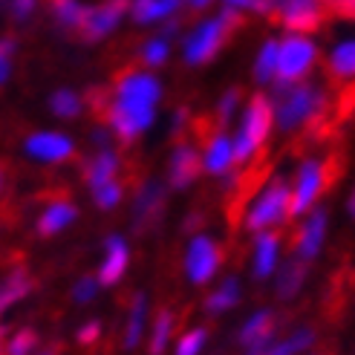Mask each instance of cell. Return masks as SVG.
I'll list each match as a JSON object with an SVG mask.
<instances>
[{"label": "cell", "instance_id": "6da1fadb", "mask_svg": "<svg viewBox=\"0 0 355 355\" xmlns=\"http://www.w3.org/2000/svg\"><path fill=\"white\" fill-rule=\"evenodd\" d=\"M275 124L283 133H315L329 116V96L324 93L321 84L315 81H292V84H277L275 81Z\"/></svg>", "mask_w": 355, "mask_h": 355}, {"label": "cell", "instance_id": "7a4b0ae2", "mask_svg": "<svg viewBox=\"0 0 355 355\" xmlns=\"http://www.w3.org/2000/svg\"><path fill=\"white\" fill-rule=\"evenodd\" d=\"M338 173H341V159L332 153L324 159H315V156L304 159L289 182V191H292L289 214H306L318 202V197H321L324 191H329V185L338 180Z\"/></svg>", "mask_w": 355, "mask_h": 355}, {"label": "cell", "instance_id": "3957f363", "mask_svg": "<svg viewBox=\"0 0 355 355\" xmlns=\"http://www.w3.org/2000/svg\"><path fill=\"white\" fill-rule=\"evenodd\" d=\"M240 26H243V15L237 9H232V6H225L217 17H211V21L200 24L185 38V44H182L185 61L193 64V67L208 64L228 44V38H232Z\"/></svg>", "mask_w": 355, "mask_h": 355}, {"label": "cell", "instance_id": "277c9868", "mask_svg": "<svg viewBox=\"0 0 355 355\" xmlns=\"http://www.w3.org/2000/svg\"><path fill=\"white\" fill-rule=\"evenodd\" d=\"M272 124H275V110H272V98L269 96H252L245 104V113L240 121V130L234 139V159L237 165L252 162L254 156H260V150L266 148V139L272 133Z\"/></svg>", "mask_w": 355, "mask_h": 355}, {"label": "cell", "instance_id": "5b68a950", "mask_svg": "<svg viewBox=\"0 0 355 355\" xmlns=\"http://www.w3.org/2000/svg\"><path fill=\"white\" fill-rule=\"evenodd\" d=\"M252 9L266 15L272 24L286 26L295 35L318 32L329 17L321 0H254Z\"/></svg>", "mask_w": 355, "mask_h": 355}, {"label": "cell", "instance_id": "8992f818", "mask_svg": "<svg viewBox=\"0 0 355 355\" xmlns=\"http://www.w3.org/2000/svg\"><path fill=\"white\" fill-rule=\"evenodd\" d=\"M289 205H292V191H289V182L277 176L269 185L263 188L260 197L248 205L245 211V228L252 234H260V232H269V228H277L283 225V220L292 217L289 214Z\"/></svg>", "mask_w": 355, "mask_h": 355}, {"label": "cell", "instance_id": "52a82bcc", "mask_svg": "<svg viewBox=\"0 0 355 355\" xmlns=\"http://www.w3.org/2000/svg\"><path fill=\"white\" fill-rule=\"evenodd\" d=\"M318 61V46L304 38V35H292V38L280 41L277 46V84H292V81H304L312 67ZM272 81V84H275Z\"/></svg>", "mask_w": 355, "mask_h": 355}, {"label": "cell", "instance_id": "ba28073f", "mask_svg": "<svg viewBox=\"0 0 355 355\" xmlns=\"http://www.w3.org/2000/svg\"><path fill=\"white\" fill-rule=\"evenodd\" d=\"M130 12V0H104L98 6H84L78 35L84 41H101L119 26V21Z\"/></svg>", "mask_w": 355, "mask_h": 355}, {"label": "cell", "instance_id": "9c48e42d", "mask_svg": "<svg viewBox=\"0 0 355 355\" xmlns=\"http://www.w3.org/2000/svg\"><path fill=\"white\" fill-rule=\"evenodd\" d=\"M220 269V245L211 240V237H193L191 245H188V257H185V272H188V280L202 286L211 277L217 275Z\"/></svg>", "mask_w": 355, "mask_h": 355}, {"label": "cell", "instance_id": "30bf717a", "mask_svg": "<svg viewBox=\"0 0 355 355\" xmlns=\"http://www.w3.org/2000/svg\"><path fill=\"white\" fill-rule=\"evenodd\" d=\"M165 211V185L162 182H148L141 185V191L136 193V202H133V225L136 232H148L159 223Z\"/></svg>", "mask_w": 355, "mask_h": 355}, {"label": "cell", "instance_id": "8fae6325", "mask_svg": "<svg viewBox=\"0 0 355 355\" xmlns=\"http://www.w3.org/2000/svg\"><path fill=\"white\" fill-rule=\"evenodd\" d=\"M202 171V156L200 150L191 145V141H180L173 148V156H171V168H168V182L173 191H182L188 188L193 180L200 176Z\"/></svg>", "mask_w": 355, "mask_h": 355}, {"label": "cell", "instance_id": "7c38bea8", "mask_svg": "<svg viewBox=\"0 0 355 355\" xmlns=\"http://www.w3.org/2000/svg\"><path fill=\"white\" fill-rule=\"evenodd\" d=\"M26 153L41 162H67L76 153V145L64 133H35L26 139Z\"/></svg>", "mask_w": 355, "mask_h": 355}, {"label": "cell", "instance_id": "4fadbf2b", "mask_svg": "<svg viewBox=\"0 0 355 355\" xmlns=\"http://www.w3.org/2000/svg\"><path fill=\"white\" fill-rule=\"evenodd\" d=\"M327 234V211L324 208H315L309 211L306 223L297 228V237H295V254L300 260H312L318 252H321V243Z\"/></svg>", "mask_w": 355, "mask_h": 355}, {"label": "cell", "instance_id": "5bb4252c", "mask_svg": "<svg viewBox=\"0 0 355 355\" xmlns=\"http://www.w3.org/2000/svg\"><path fill=\"white\" fill-rule=\"evenodd\" d=\"M128 260H130L128 243H124L119 234H110L107 243H104V263L98 269L101 286H116V283L124 277V272H128Z\"/></svg>", "mask_w": 355, "mask_h": 355}, {"label": "cell", "instance_id": "9a60e30c", "mask_svg": "<svg viewBox=\"0 0 355 355\" xmlns=\"http://www.w3.org/2000/svg\"><path fill=\"white\" fill-rule=\"evenodd\" d=\"M237 165V159H234V141L228 139L223 130L217 133H211L208 141H205V156H202V171L208 173H228Z\"/></svg>", "mask_w": 355, "mask_h": 355}, {"label": "cell", "instance_id": "2e32d148", "mask_svg": "<svg viewBox=\"0 0 355 355\" xmlns=\"http://www.w3.org/2000/svg\"><path fill=\"white\" fill-rule=\"evenodd\" d=\"M327 76L335 84L352 87L355 84V38H344L332 46L327 58Z\"/></svg>", "mask_w": 355, "mask_h": 355}, {"label": "cell", "instance_id": "e0dca14e", "mask_svg": "<svg viewBox=\"0 0 355 355\" xmlns=\"http://www.w3.org/2000/svg\"><path fill=\"white\" fill-rule=\"evenodd\" d=\"M119 168H121L119 153L110 150V148H98L96 156H93L90 162H87V168H84V180H87V185H90V191H96V188H101V185L113 182L116 173H119Z\"/></svg>", "mask_w": 355, "mask_h": 355}, {"label": "cell", "instance_id": "ac0fdd59", "mask_svg": "<svg viewBox=\"0 0 355 355\" xmlns=\"http://www.w3.org/2000/svg\"><path fill=\"white\" fill-rule=\"evenodd\" d=\"M275 329H277V315L275 312H257L252 315L248 321L243 324V332H240V344L245 349L252 347H266L275 341Z\"/></svg>", "mask_w": 355, "mask_h": 355}, {"label": "cell", "instance_id": "d6986e66", "mask_svg": "<svg viewBox=\"0 0 355 355\" xmlns=\"http://www.w3.org/2000/svg\"><path fill=\"white\" fill-rule=\"evenodd\" d=\"M76 217H78V211H76V205L69 202V200H52L41 211V217H38V234L41 237H55Z\"/></svg>", "mask_w": 355, "mask_h": 355}, {"label": "cell", "instance_id": "ffe728a7", "mask_svg": "<svg viewBox=\"0 0 355 355\" xmlns=\"http://www.w3.org/2000/svg\"><path fill=\"white\" fill-rule=\"evenodd\" d=\"M277 254H280V234L277 232H260L254 240V277L263 280L275 272L277 266Z\"/></svg>", "mask_w": 355, "mask_h": 355}, {"label": "cell", "instance_id": "44dd1931", "mask_svg": "<svg viewBox=\"0 0 355 355\" xmlns=\"http://www.w3.org/2000/svg\"><path fill=\"white\" fill-rule=\"evenodd\" d=\"M306 275H309V263L306 260H300L297 254L292 260H286L283 263V269H280V277H277V297L280 300H292L300 289H304Z\"/></svg>", "mask_w": 355, "mask_h": 355}, {"label": "cell", "instance_id": "7402d4cb", "mask_svg": "<svg viewBox=\"0 0 355 355\" xmlns=\"http://www.w3.org/2000/svg\"><path fill=\"white\" fill-rule=\"evenodd\" d=\"M182 0H130V15L136 24H156L168 21L180 12Z\"/></svg>", "mask_w": 355, "mask_h": 355}, {"label": "cell", "instance_id": "603a6c76", "mask_svg": "<svg viewBox=\"0 0 355 355\" xmlns=\"http://www.w3.org/2000/svg\"><path fill=\"white\" fill-rule=\"evenodd\" d=\"M29 292H32V275L17 266V269H12L6 275V280L0 283V315H3L12 304H17V300H24Z\"/></svg>", "mask_w": 355, "mask_h": 355}, {"label": "cell", "instance_id": "cb8c5ba5", "mask_svg": "<svg viewBox=\"0 0 355 355\" xmlns=\"http://www.w3.org/2000/svg\"><path fill=\"white\" fill-rule=\"evenodd\" d=\"M145 318H148V297L136 292L130 300V315H128V332H124V349H136L141 335H145Z\"/></svg>", "mask_w": 355, "mask_h": 355}, {"label": "cell", "instance_id": "d4e9b609", "mask_svg": "<svg viewBox=\"0 0 355 355\" xmlns=\"http://www.w3.org/2000/svg\"><path fill=\"white\" fill-rule=\"evenodd\" d=\"M312 344H315V332L312 329H297V332L289 335V338H283L277 344L272 341L263 355H297V352H306Z\"/></svg>", "mask_w": 355, "mask_h": 355}, {"label": "cell", "instance_id": "484cf974", "mask_svg": "<svg viewBox=\"0 0 355 355\" xmlns=\"http://www.w3.org/2000/svg\"><path fill=\"white\" fill-rule=\"evenodd\" d=\"M237 300H240V283L234 277H228V280L220 283V289H214L208 295L205 306H208L211 315H217V312H225V309L237 306Z\"/></svg>", "mask_w": 355, "mask_h": 355}, {"label": "cell", "instance_id": "4316f807", "mask_svg": "<svg viewBox=\"0 0 355 355\" xmlns=\"http://www.w3.org/2000/svg\"><path fill=\"white\" fill-rule=\"evenodd\" d=\"M277 46H280V41H266V44L260 46V52H257L254 78H257L260 84H269V81H275V76H277Z\"/></svg>", "mask_w": 355, "mask_h": 355}, {"label": "cell", "instance_id": "83f0119b", "mask_svg": "<svg viewBox=\"0 0 355 355\" xmlns=\"http://www.w3.org/2000/svg\"><path fill=\"white\" fill-rule=\"evenodd\" d=\"M49 110L58 119H76L84 110V98L76 96L73 90H55L49 96Z\"/></svg>", "mask_w": 355, "mask_h": 355}, {"label": "cell", "instance_id": "f1b7e54d", "mask_svg": "<svg viewBox=\"0 0 355 355\" xmlns=\"http://www.w3.org/2000/svg\"><path fill=\"white\" fill-rule=\"evenodd\" d=\"M171 332H173V312L162 309L156 315V324H153V332H150V355H162L165 352Z\"/></svg>", "mask_w": 355, "mask_h": 355}, {"label": "cell", "instance_id": "f546056e", "mask_svg": "<svg viewBox=\"0 0 355 355\" xmlns=\"http://www.w3.org/2000/svg\"><path fill=\"white\" fill-rule=\"evenodd\" d=\"M52 6V15H55V21L64 26V29H78L81 24V15H84V6L78 0H49Z\"/></svg>", "mask_w": 355, "mask_h": 355}, {"label": "cell", "instance_id": "4dcf8cb0", "mask_svg": "<svg viewBox=\"0 0 355 355\" xmlns=\"http://www.w3.org/2000/svg\"><path fill=\"white\" fill-rule=\"evenodd\" d=\"M139 55H141V64L156 69V67H162V64L168 61V55H171V44H168V38H162V35H156V38H150V41L141 44Z\"/></svg>", "mask_w": 355, "mask_h": 355}, {"label": "cell", "instance_id": "1f68e13d", "mask_svg": "<svg viewBox=\"0 0 355 355\" xmlns=\"http://www.w3.org/2000/svg\"><path fill=\"white\" fill-rule=\"evenodd\" d=\"M35 347H38V332L35 329H21V332H15L9 338L6 355H32Z\"/></svg>", "mask_w": 355, "mask_h": 355}, {"label": "cell", "instance_id": "d6a6232c", "mask_svg": "<svg viewBox=\"0 0 355 355\" xmlns=\"http://www.w3.org/2000/svg\"><path fill=\"white\" fill-rule=\"evenodd\" d=\"M121 197H124V185H121L119 180H113V182H107V185H101V188H96V191H93L96 205H98V208H104V211L116 208V205L121 202Z\"/></svg>", "mask_w": 355, "mask_h": 355}, {"label": "cell", "instance_id": "836d02e7", "mask_svg": "<svg viewBox=\"0 0 355 355\" xmlns=\"http://www.w3.org/2000/svg\"><path fill=\"white\" fill-rule=\"evenodd\" d=\"M237 104H240V87H237V90H228V93L220 98V107H217V130H223L225 124L232 121Z\"/></svg>", "mask_w": 355, "mask_h": 355}, {"label": "cell", "instance_id": "e575fe53", "mask_svg": "<svg viewBox=\"0 0 355 355\" xmlns=\"http://www.w3.org/2000/svg\"><path fill=\"white\" fill-rule=\"evenodd\" d=\"M205 329H191L185 338L180 341V347H176V355H200L202 344H205Z\"/></svg>", "mask_w": 355, "mask_h": 355}, {"label": "cell", "instance_id": "d590c367", "mask_svg": "<svg viewBox=\"0 0 355 355\" xmlns=\"http://www.w3.org/2000/svg\"><path fill=\"white\" fill-rule=\"evenodd\" d=\"M329 17H344V21H355V0H321Z\"/></svg>", "mask_w": 355, "mask_h": 355}, {"label": "cell", "instance_id": "8d00e7d4", "mask_svg": "<svg viewBox=\"0 0 355 355\" xmlns=\"http://www.w3.org/2000/svg\"><path fill=\"white\" fill-rule=\"evenodd\" d=\"M15 38H0V84H6L9 73H12V55H15Z\"/></svg>", "mask_w": 355, "mask_h": 355}, {"label": "cell", "instance_id": "74e56055", "mask_svg": "<svg viewBox=\"0 0 355 355\" xmlns=\"http://www.w3.org/2000/svg\"><path fill=\"white\" fill-rule=\"evenodd\" d=\"M98 277H81L76 286H73V297L78 300V304H87V300H93L96 297V292H98Z\"/></svg>", "mask_w": 355, "mask_h": 355}, {"label": "cell", "instance_id": "f35d334b", "mask_svg": "<svg viewBox=\"0 0 355 355\" xmlns=\"http://www.w3.org/2000/svg\"><path fill=\"white\" fill-rule=\"evenodd\" d=\"M9 12L15 21H26V17L35 12V0H9Z\"/></svg>", "mask_w": 355, "mask_h": 355}, {"label": "cell", "instance_id": "ab89813d", "mask_svg": "<svg viewBox=\"0 0 355 355\" xmlns=\"http://www.w3.org/2000/svg\"><path fill=\"white\" fill-rule=\"evenodd\" d=\"M98 335H101L98 321L84 324V327H81V332H78V344H81V347H90V344H96V341H98Z\"/></svg>", "mask_w": 355, "mask_h": 355}, {"label": "cell", "instance_id": "60d3db41", "mask_svg": "<svg viewBox=\"0 0 355 355\" xmlns=\"http://www.w3.org/2000/svg\"><path fill=\"white\" fill-rule=\"evenodd\" d=\"M225 3L232 6V9H252L254 0H225Z\"/></svg>", "mask_w": 355, "mask_h": 355}, {"label": "cell", "instance_id": "b9f144b4", "mask_svg": "<svg viewBox=\"0 0 355 355\" xmlns=\"http://www.w3.org/2000/svg\"><path fill=\"white\" fill-rule=\"evenodd\" d=\"M3 191H6V165L0 162V197H3Z\"/></svg>", "mask_w": 355, "mask_h": 355}, {"label": "cell", "instance_id": "7bdbcfd3", "mask_svg": "<svg viewBox=\"0 0 355 355\" xmlns=\"http://www.w3.org/2000/svg\"><path fill=\"white\" fill-rule=\"evenodd\" d=\"M185 3H188V6H193V9H205V6L211 3V0H185Z\"/></svg>", "mask_w": 355, "mask_h": 355}, {"label": "cell", "instance_id": "ee69618b", "mask_svg": "<svg viewBox=\"0 0 355 355\" xmlns=\"http://www.w3.org/2000/svg\"><path fill=\"white\" fill-rule=\"evenodd\" d=\"M266 347H269V344H266ZM266 347H252V349H248L245 355H263V352H266Z\"/></svg>", "mask_w": 355, "mask_h": 355}, {"label": "cell", "instance_id": "f6af8a7d", "mask_svg": "<svg viewBox=\"0 0 355 355\" xmlns=\"http://www.w3.org/2000/svg\"><path fill=\"white\" fill-rule=\"evenodd\" d=\"M349 214L355 217V188H352V197H349Z\"/></svg>", "mask_w": 355, "mask_h": 355}, {"label": "cell", "instance_id": "bcb514c9", "mask_svg": "<svg viewBox=\"0 0 355 355\" xmlns=\"http://www.w3.org/2000/svg\"><path fill=\"white\" fill-rule=\"evenodd\" d=\"M35 355H58V349H44V352H35Z\"/></svg>", "mask_w": 355, "mask_h": 355}, {"label": "cell", "instance_id": "7dc6e473", "mask_svg": "<svg viewBox=\"0 0 355 355\" xmlns=\"http://www.w3.org/2000/svg\"><path fill=\"white\" fill-rule=\"evenodd\" d=\"M6 352V347H3V335H0V355H3Z\"/></svg>", "mask_w": 355, "mask_h": 355}, {"label": "cell", "instance_id": "c3c4849f", "mask_svg": "<svg viewBox=\"0 0 355 355\" xmlns=\"http://www.w3.org/2000/svg\"><path fill=\"white\" fill-rule=\"evenodd\" d=\"M0 3H6V0H0Z\"/></svg>", "mask_w": 355, "mask_h": 355}]
</instances>
